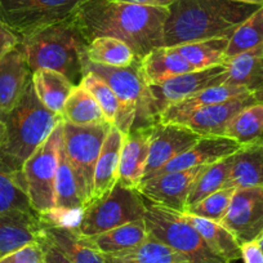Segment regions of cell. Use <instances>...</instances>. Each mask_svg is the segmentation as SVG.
<instances>
[{
    "mask_svg": "<svg viewBox=\"0 0 263 263\" xmlns=\"http://www.w3.org/2000/svg\"><path fill=\"white\" fill-rule=\"evenodd\" d=\"M169 9L116 0H87L77 13L78 24L88 43L96 37H115L126 43L138 60L164 47V24Z\"/></svg>",
    "mask_w": 263,
    "mask_h": 263,
    "instance_id": "1",
    "label": "cell"
},
{
    "mask_svg": "<svg viewBox=\"0 0 263 263\" xmlns=\"http://www.w3.org/2000/svg\"><path fill=\"white\" fill-rule=\"evenodd\" d=\"M258 8L234 0H176L168 8L163 45L177 47L213 37L230 39Z\"/></svg>",
    "mask_w": 263,
    "mask_h": 263,
    "instance_id": "2",
    "label": "cell"
},
{
    "mask_svg": "<svg viewBox=\"0 0 263 263\" xmlns=\"http://www.w3.org/2000/svg\"><path fill=\"white\" fill-rule=\"evenodd\" d=\"M31 71L48 69L65 75L75 85L82 82L85 40L77 14L20 40Z\"/></svg>",
    "mask_w": 263,
    "mask_h": 263,
    "instance_id": "3",
    "label": "cell"
},
{
    "mask_svg": "<svg viewBox=\"0 0 263 263\" xmlns=\"http://www.w3.org/2000/svg\"><path fill=\"white\" fill-rule=\"evenodd\" d=\"M83 72H93L102 78L120 102V108L112 125L116 126L124 136L130 129L150 126L158 123L154 100L150 95L140 70V60L126 67L98 65L90 62L85 54L83 60Z\"/></svg>",
    "mask_w": 263,
    "mask_h": 263,
    "instance_id": "4",
    "label": "cell"
},
{
    "mask_svg": "<svg viewBox=\"0 0 263 263\" xmlns=\"http://www.w3.org/2000/svg\"><path fill=\"white\" fill-rule=\"evenodd\" d=\"M7 142L0 151L22 168L25 161L49 137L62 116L48 110L35 93L32 82L20 102L4 118Z\"/></svg>",
    "mask_w": 263,
    "mask_h": 263,
    "instance_id": "5",
    "label": "cell"
},
{
    "mask_svg": "<svg viewBox=\"0 0 263 263\" xmlns=\"http://www.w3.org/2000/svg\"><path fill=\"white\" fill-rule=\"evenodd\" d=\"M145 222L148 235L183 255L189 263H231L218 257L184 218L183 213L150 203L145 199Z\"/></svg>",
    "mask_w": 263,
    "mask_h": 263,
    "instance_id": "6",
    "label": "cell"
},
{
    "mask_svg": "<svg viewBox=\"0 0 263 263\" xmlns=\"http://www.w3.org/2000/svg\"><path fill=\"white\" fill-rule=\"evenodd\" d=\"M145 197L140 191L124 186L118 181L108 194L85 206L79 222L72 230L79 236H93L130 222L145 219Z\"/></svg>",
    "mask_w": 263,
    "mask_h": 263,
    "instance_id": "7",
    "label": "cell"
},
{
    "mask_svg": "<svg viewBox=\"0 0 263 263\" xmlns=\"http://www.w3.org/2000/svg\"><path fill=\"white\" fill-rule=\"evenodd\" d=\"M111 124L74 125L63 121V150L69 159L84 208L93 201L95 172Z\"/></svg>",
    "mask_w": 263,
    "mask_h": 263,
    "instance_id": "8",
    "label": "cell"
},
{
    "mask_svg": "<svg viewBox=\"0 0 263 263\" xmlns=\"http://www.w3.org/2000/svg\"><path fill=\"white\" fill-rule=\"evenodd\" d=\"M62 140L63 121H61L22 165L30 205L40 217H47L54 209L55 173Z\"/></svg>",
    "mask_w": 263,
    "mask_h": 263,
    "instance_id": "9",
    "label": "cell"
},
{
    "mask_svg": "<svg viewBox=\"0 0 263 263\" xmlns=\"http://www.w3.org/2000/svg\"><path fill=\"white\" fill-rule=\"evenodd\" d=\"M87 0H0V20L20 40L71 18Z\"/></svg>",
    "mask_w": 263,
    "mask_h": 263,
    "instance_id": "10",
    "label": "cell"
},
{
    "mask_svg": "<svg viewBox=\"0 0 263 263\" xmlns=\"http://www.w3.org/2000/svg\"><path fill=\"white\" fill-rule=\"evenodd\" d=\"M219 223L240 245L258 241L263 235V187L235 190L227 213Z\"/></svg>",
    "mask_w": 263,
    "mask_h": 263,
    "instance_id": "11",
    "label": "cell"
},
{
    "mask_svg": "<svg viewBox=\"0 0 263 263\" xmlns=\"http://www.w3.org/2000/svg\"><path fill=\"white\" fill-rule=\"evenodd\" d=\"M227 77L226 65L211 69L186 72L158 85H150V95L154 100L158 118L169 106L186 100L206 88L224 84ZM159 121V120H158Z\"/></svg>",
    "mask_w": 263,
    "mask_h": 263,
    "instance_id": "12",
    "label": "cell"
},
{
    "mask_svg": "<svg viewBox=\"0 0 263 263\" xmlns=\"http://www.w3.org/2000/svg\"><path fill=\"white\" fill-rule=\"evenodd\" d=\"M203 136L183 124L158 123L151 126L150 148L142 182L150 179L159 169L191 147ZM141 182V183H142Z\"/></svg>",
    "mask_w": 263,
    "mask_h": 263,
    "instance_id": "13",
    "label": "cell"
},
{
    "mask_svg": "<svg viewBox=\"0 0 263 263\" xmlns=\"http://www.w3.org/2000/svg\"><path fill=\"white\" fill-rule=\"evenodd\" d=\"M205 166L208 165L159 174L142 182L137 190L150 203L184 213L194 182Z\"/></svg>",
    "mask_w": 263,
    "mask_h": 263,
    "instance_id": "14",
    "label": "cell"
},
{
    "mask_svg": "<svg viewBox=\"0 0 263 263\" xmlns=\"http://www.w3.org/2000/svg\"><path fill=\"white\" fill-rule=\"evenodd\" d=\"M258 102H263V90L197 108L177 121V124H183L200 136H223L227 124L237 114Z\"/></svg>",
    "mask_w": 263,
    "mask_h": 263,
    "instance_id": "15",
    "label": "cell"
},
{
    "mask_svg": "<svg viewBox=\"0 0 263 263\" xmlns=\"http://www.w3.org/2000/svg\"><path fill=\"white\" fill-rule=\"evenodd\" d=\"M32 82V71L21 44L0 57V112L4 116L20 102Z\"/></svg>",
    "mask_w": 263,
    "mask_h": 263,
    "instance_id": "16",
    "label": "cell"
},
{
    "mask_svg": "<svg viewBox=\"0 0 263 263\" xmlns=\"http://www.w3.org/2000/svg\"><path fill=\"white\" fill-rule=\"evenodd\" d=\"M240 147L241 145L239 142L226 136H203L195 145L159 169L153 177L171 172L187 171L196 166L211 165L234 155Z\"/></svg>",
    "mask_w": 263,
    "mask_h": 263,
    "instance_id": "17",
    "label": "cell"
},
{
    "mask_svg": "<svg viewBox=\"0 0 263 263\" xmlns=\"http://www.w3.org/2000/svg\"><path fill=\"white\" fill-rule=\"evenodd\" d=\"M44 222L35 212L0 213V259L30 242L37 241Z\"/></svg>",
    "mask_w": 263,
    "mask_h": 263,
    "instance_id": "18",
    "label": "cell"
},
{
    "mask_svg": "<svg viewBox=\"0 0 263 263\" xmlns=\"http://www.w3.org/2000/svg\"><path fill=\"white\" fill-rule=\"evenodd\" d=\"M153 125L130 129L128 135L124 136L118 179L124 186L138 189L142 182L148 159L151 126Z\"/></svg>",
    "mask_w": 263,
    "mask_h": 263,
    "instance_id": "19",
    "label": "cell"
},
{
    "mask_svg": "<svg viewBox=\"0 0 263 263\" xmlns=\"http://www.w3.org/2000/svg\"><path fill=\"white\" fill-rule=\"evenodd\" d=\"M140 70L148 87L195 71L174 47H160L151 50L140 60Z\"/></svg>",
    "mask_w": 263,
    "mask_h": 263,
    "instance_id": "20",
    "label": "cell"
},
{
    "mask_svg": "<svg viewBox=\"0 0 263 263\" xmlns=\"http://www.w3.org/2000/svg\"><path fill=\"white\" fill-rule=\"evenodd\" d=\"M227 187H263V142L242 145L232 155Z\"/></svg>",
    "mask_w": 263,
    "mask_h": 263,
    "instance_id": "21",
    "label": "cell"
},
{
    "mask_svg": "<svg viewBox=\"0 0 263 263\" xmlns=\"http://www.w3.org/2000/svg\"><path fill=\"white\" fill-rule=\"evenodd\" d=\"M123 140V133L116 126L111 125L110 130L107 132V136L103 141L97 165H96L93 200L108 194L118 182Z\"/></svg>",
    "mask_w": 263,
    "mask_h": 263,
    "instance_id": "22",
    "label": "cell"
},
{
    "mask_svg": "<svg viewBox=\"0 0 263 263\" xmlns=\"http://www.w3.org/2000/svg\"><path fill=\"white\" fill-rule=\"evenodd\" d=\"M224 65L227 70L224 84L245 88L249 92H262L263 44L229 58Z\"/></svg>",
    "mask_w": 263,
    "mask_h": 263,
    "instance_id": "23",
    "label": "cell"
},
{
    "mask_svg": "<svg viewBox=\"0 0 263 263\" xmlns=\"http://www.w3.org/2000/svg\"><path fill=\"white\" fill-rule=\"evenodd\" d=\"M248 93L253 92H249L245 88L236 87V85H214V87L206 88V89L201 90V92L196 93V95L191 96V97L186 98L181 102H177L166 107L159 116V121H161V123H177L197 108L226 102V101L248 95Z\"/></svg>",
    "mask_w": 263,
    "mask_h": 263,
    "instance_id": "24",
    "label": "cell"
},
{
    "mask_svg": "<svg viewBox=\"0 0 263 263\" xmlns=\"http://www.w3.org/2000/svg\"><path fill=\"white\" fill-rule=\"evenodd\" d=\"M147 236L148 232L146 222L145 219H141V221L130 222V223L115 227V229L102 232V234L80 237L88 247L100 253L101 255H106L137 247L141 242L145 241Z\"/></svg>",
    "mask_w": 263,
    "mask_h": 263,
    "instance_id": "25",
    "label": "cell"
},
{
    "mask_svg": "<svg viewBox=\"0 0 263 263\" xmlns=\"http://www.w3.org/2000/svg\"><path fill=\"white\" fill-rule=\"evenodd\" d=\"M12 211L34 212L22 168L0 151V213Z\"/></svg>",
    "mask_w": 263,
    "mask_h": 263,
    "instance_id": "26",
    "label": "cell"
},
{
    "mask_svg": "<svg viewBox=\"0 0 263 263\" xmlns=\"http://www.w3.org/2000/svg\"><path fill=\"white\" fill-rule=\"evenodd\" d=\"M102 257L106 263H189V260L177 250L151 235L132 249Z\"/></svg>",
    "mask_w": 263,
    "mask_h": 263,
    "instance_id": "27",
    "label": "cell"
},
{
    "mask_svg": "<svg viewBox=\"0 0 263 263\" xmlns=\"http://www.w3.org/2000/svg\"><path fill=\"white\" fill-rule=\"evenodd\" d=\"M42 232L72 263H106L105 258L88 247L72 227L57 226L44 222Z\"/></svg>",
    "mask_w": 263,
    "mask_h": 263,
    "instance_id": "28",
    "label": "cell"
},
{
    "mask_svg": "<svg viewBox=\"0 0 263 263\" xmlns=\"http://www.w3.org/2000/svg\"><path fill=\"white\" fill-rule=\"evenodd\" d=\"M32 85L40 102L58 115H61L66 101L77 87L65 75L48 69L32 72Z\"/></svg>",
    "mask_w": 263,
    "mask_h": 263,
    "instance_id": "29",
    "label": "cell"
},
{
    "mask_svg": "<svg viewBox=\"0 0 263 263\" xmlns=\"http://www.w3.org/2000/svg\"><path fill=\"white\" fill-rule=\"evenodd\" d=\"M183 216L218 257L231 263L241 259V245L235 239L234 235L219 222L199 218L187 213H183Z\"/></svg>",
    "mask_w": 263,
    "mask_h": 263,
    "instance_id": "30",
    "label": "cell"
},
{
    "mask_svg": "<svg viewBox=\"0 0 263 263\" xmlns=\"http://www.w3.org/2000/svg\"><path fill=\"white\" fill-rule=\"evenodd\" d=\"M229 40L227 37H213L177 45L174 48L183 55L192 69L197 71L224 65Z\"/></svg>",
    "mask_w": 263,
    "mask_h": 263,
    "instance_id": "31",
    "label": "cell"
},
{
    "mask_svg": "<svg viewBox=\"0 0 263 263\" xmlns=\"http://www.w3.org/2000/svg\"><path fill=\"white\" fill-rule=\"evenodd\" d=\"M65 123L74 125H96L107 123L102 110L82 84L72 89L61 112Z\"/></svg>",
    "mask_w": 263,
    "mask_h": 263,
    "instance_id": "32",
    "label": "cell"
},
{
    "mask_svg": "<svg viewBox=\"0 0 263 263\" xmlns=\"http://www.w3.org/2000/svg\"><path fill=\"white\" fill-rule=\"evenodd\" d=\"M87 58L93 63L112 67H126L138 61L136 53L126 43L108 36L90 40L87 45Z\"/></svg>",
    "mask_w": 263,
    "mask_h": 263,
    "instance_id": "33",
    "label": "cell"
},
{
    "mask_svg": "<svg viewBox=\"0 0 263 263\" xmlns=\"http://www.w3.org/2000/svg\"><path fill=\"white\" fill-rule=\"evenodd\" d=\"M223 136L241 146L263 142V102L254 103L237 114L227 124Z\"/></svg>",
    "mask_w": 263,
    "mask_h": 263,
    "instance_id": "34",
    "label": "cell"
},
{
    "mask_svg": "<svg viewBox=\"0 0 263 263\" xmlns=\"http://www.w3.org/2000/svg\"><path fill=\"white\" fill-rule=\"evenodd\" d=\"M231 161L232 155L204 168V171L197 176L190 191L186 209L203 200L204 197L224 189L231 168Z\"/></svg>",
    "mask_w": 263,
    "mask_h": 263,
    "instance_id": "35",
    "label": "cell"
},
{
    "mask_svg": "<svg viewBox=\"0 0 263 263\" xmlns=\"http://www.w3.org/2000/svg\"><path fill=\"white\" fill-rule=\"evenodd\" d=\"M263 44V6L242 22L229 40L226 60Z\"/></svg>",
    "mask_w": 263,
    "mask_h": 263,
    "instance_id": "36",
    "label": "cell"
},
{
    "mask_svg": "<svg viewBox=\"0 0 263 263\" xmlns=\"http://www.w3.org/2000/svg\"><path fill=\"white\" fill-rule=\"evenodd\" d=\"M80 84L95 98L96 102L102 110L107 123L112 125L119 112V108H120V102H119L114 90L110 88V85L102 78L93 74V72H85Z\"/></svg>",
    "mask_w": 263,
    "mask_h": 263,
    "instance_id": "37",
    "label": "cell"
},
{
    "mask_svg": "<svg viewBox=\"0 0 263 263\" xmlns=\"http://www.w3.org/2000/svg\"><path fill=\"white\" fill-rule=\"evenodd\" d=\"M235 190L236 189H234V187L219 190V191L204 197L203 200H200L199 203L189 206L184 213L199 217V218L209 219V221L221 222L224 214L227 213Z\"/></svg>",
    "mask_w": 263,
    "mask_h": 263,
    "instance_id": "38",
    "label": "cell"
},
{
    "mask_svg": "<svg viewBox=\"0 0 263 263\" xmlns=\"http://www.w3.org/2000/svg\"><path fill=\"white\" fill-rule=\"evenodd\" d=\"M0 263H45L42 244L39 241L30 242L2 258Z\"/></svg>",
    "mask_w": 263,
    "mask_h": 263,
    "instance_id": "39",
    "label": "cell"
},
{
    "mask_svg": "<svg viewBox=\"0 0 263 263\" xmlns=\"http://www.w3.org/2000/svg\"><path fill=\"white\" fill-rule=\"evenodd\" d=\"M37 241L42 244L43 252H44V262L45 263H72L69 258L66 257L61 250H58L47 237L40 232V236Z\"/></svg>",
    "mask_w": 263,
    "mask_h": 263,
    "instance_id": "40",
    "label": "cell"
},
{
    "mask_svg": "<svg viewBox=\"0 0 263 263\" xmlns=\"http://www.w3.org/2000/svg\"><path fill=\"white\" fill-rule=\"evenodd\" d=\"M20 43V37L8 29L0 20V57Z\"/></svg>",
    "mask_w": 263,
    "mask_h": 263,
    "instance_id": "41",
    "label": "cell"
},
{
    "mask_svg": "<svg viewBox=\"0 0 263 263\" xmlns=\"http://www.w3.org/2000/svg\"><path fill=\"white\" fill-rule=\"evenodd\" d=\"M241 259L244 263H263V252L258 241L241 245Z\"/></svg>",
    "mask_w": 263,
    "mask_h": 263,
    "instance_id": "42",
    "label": "cell"
},
{
    "mask_svg": "<svg viewBox=\"0 0 263 263\" xmlns=\"http://www.w3.org/2000/svg\"><path fill=\"white\" fill-rule=\"evenodd\" d=\"M116 2H123V3L140 4V6L147 7H160V8H169L176 0H116Z\"/></svg>",
    "mask_w": 263,
    "mask_h": 263,
    "instance_id": "43",
    "label": "cell"
},
{
    "mask_svg": "<svg viewBox=\"0 0 263 263\" xmlns=\"http://www.w3.org/2000/svg\"><path fill=\"white\" fill-rule=\"evenodd\" d=\"M6 116L0 112V148L4 147L7 142V128H6V121H4Z\"/></svg>",
    "mask_w": 263,
    "mask_h": 263,
    "instance_id": "44",
    "label": "cell"
},
{
    "mask_svg": "<svg viewBox=\"0 0 263 263\" xmlns=\"http://www.w3.org/2000/svg\"><path fill=\"white\" fill-rule=\"evenodd\" d=\"M234 2H240V3H247L253 4V6H263V0H234Z\"/></svg>",
    "mask_w": 263,
    "mask_h": 263,
    "instance_id": "45",
    "label": "cell"
},
{
    "mask_svg": "<svg viewBox=\"0 0 263 263\" xmlns=\"http://www.w3.org/2000/svg\"><path fill=\"white\" fill-rule=\"evenodd\" d=\"M258 244H259L260 249H262V252H263V235H262V237H260V239L258 240Z\"/></svg>",
    "mask_w": 263,
    "mask_h": 263,
    "instance_id": "46",
    "label": "cell"
}]
</instances>
